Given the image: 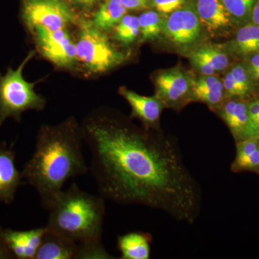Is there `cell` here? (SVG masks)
Masks as SVG:
<instances>
[{
    "mask_svg": "<svg viewBox=\"0 0 259 259\" xmlns=\"http://www.w3.org/2000/svg\"><path fill=\"white\" fill-rule=\"evenodd\" d=\"M82 130L101 197L163 211L178 222H197L202 191L175 142L105 113L90 116Z\"/></svg>",
    "mask_w": 259,
    "mask_h": 259,
    "instance_id": "6da1fadb",
    "label": "cell"
},
{
    "mask_svg": "<svg viewBox=\"0 0 259 259\" xmlns=\"http://www.w3.org/2000/svg\"><path fill=\"white\" fill-rule=\"evenodd\" d=\"M83 130L73 119L57 126H42L39 131L34 152L22 173L47 210L68 180L90 171L83 154Z\"/></svg>",
    "mask_w": 259,
    "mask_h": 259,
    "instance_id": "7a4b0ae2",
    "label": "cell"
},
{
    "mask_svg": "<svg viewBox=\"0 0 259 259\" xmlns=\"http://www.w3.org/2000/svg\"><path fill=\"white\" fill-rule=\"evenodd\" d=\"M105 199L88 193L77 184L63 190L50 208L47 228L75 242L77 259H112L102 243Z\"/></svg>",
    "mask_w": 259,
    "mask_h": 259,
    "instance_id": "3957f363",
    "label": "cell"
},
{
    "mask_svg": "<svg viewBox=\"0 0 259 259\" xmlns=\"http://www.w3.org/2000/svg\"><path fill=\"white\" fill-rule=\"evenodd\" d=\"M33 56L29 53L18 69H10L4 76H0V125L9 117L18 120L28 110H41L45 100L34 90L35 83L24 79L25 64Z\"/></svg>",
    "mask_w": 259,
    "mask_h": 259,
    "instance_id": "277c9868",
    "label": "cell"
},
{
    "mask_svg": "<svg viewBox=\"0 0 259 259\" xmlns=\"http://www.w3.org/2000/svg\"><path fill=\"white\" fill-rule=\"evenodd\" d=\"M76 47L77 61L92 72H105L125 59L123 54L116 50L106 35L93 23L81 24Z\"/></svg>",
    "mask_w": 259,
    "mask_h": 259,
    "instance_id": "5b68a950",
    "label": "cell"
},
{
    "mask_svg": "<svg viewBox=\"0 0 259 259\" xmlns=\"http://www.w3.org/2000/svg\"><path fill=\"white\" fill-rule=\"evenodd\" d=\"M23 18L29 27L50 30H65L74 20V15L61 0H25Z\"/></svg>",
    "mask_w": 259,
    "mask_h": 259,
    "instance_id": "8992f818",
    "label": "cell"
},
{
    "mask_svg": "<svg viewBox=\"0 0 259 259\" xmlns=\"http://www.w3.org/2000/svg\"><path fill=\"white\" fill-rule=\"evenodd\" d=\"M200 20L192 8H183L168 15L162 24V31L177 45L192 44L200 34Z\"/></svg>",
    "mask_w": 259,
    "mask_h": 259,
    "instance_id": "52a82bcc",
    "label": "cell"
},
{
    "mask_svg": "<svg viewBox=\"0 0 259 259\" xmlns=\"http://www.w3.org/2000/svg\"><path fill=\"white\" fill-rule=\"evenodd\" d=\"M190 80L181 70L162 71L156 77V95L165 106L180 108L187 101L191 90Z\"/></svg>",
    "mask_w": 259,
    "mask_h": 259,
    "instance_id": "ba28073f",
    "label": "cell"
},
{
    "mask_svg": "<svg viewBox=\"0 0 259 259\" xmlns=\"http://www.w3.org/2000/svg\"><path fill=\"white\" fill-rule=\"evenodd\" d=\"M248 100L236 97H227L222 105L215 110L228 126L235 143L249 138Z\"/></svg>",
    "mask_w": 259,
    "mask_h": 259,
    "instance_id": "9c48e42d",
    "label": "cell"
},
{
    "mask_svg": "<svg viewBox=\"0 0 259 259\" xmlns=\"http://www.w3.org/2000/svg\"><path fill=\"white\" fill-rule=\"evenodd\" d=\"M120 93L128 102L133 117L142 121L147 129L157 127L162 112L166 107L157 96H144L126 88H120Z\"/></svg>",
    "mask_w": 259,
    "mask_h": 259,
    "instance_id": "30bf717a",
    "label": "cell"
},
{
    "mask_svg": "<svg viewBox=\"0 0 259 259\" xmlns=\"http://www.w3.org/2000/svg\"><path fill=\"white\" fill-rule=\"evenodd\" d=\"M23 180V173L15 165L14 151L11 148H0V204H9L14 200Z\"/></svg>",
    "mask_w": 259,
    "mask_h": 259,
    "instance_id": "8fae6325",
    "label": "cell"
},
{
    "mask_svg": "<svg viewBox=\"0 0 259 259\" xmlns=\"http://www.w3.org/2000/svg\"><path fill=\"white\" fill-rule=\"evenodd\" d=\"M46 230V226L28 231L6 229L5 239L15 258L35 259Z\"/></svg>",
    "mask_w": 259,
    "mask_h": 259,
    "instance_id": "7c38bea8",
    "label": "cell"
},
{
    "mask_svg": "<svg viewBox=\"0 0 259 259\" xmlns=\"http://www.w3.org/2000/svg\"><path fill=\"white\" fill-rule=\"evenodd\" d=\"M46 228L35 259H77L79 246L75 242Z\"/></svg>",
    "mask_w": 259,
    "mask_h": 259,
    "instance_id": "4fadbf2b",
    "label": "cell"
},
{
    "mask_svg": "<svg viewBox=\"0 0 259 259\" xmlns=\"http://www.w3.org/2000/svg\"><path fill=\"white\" fill-rule=\"evenodd\" d=\"M233 173L259 175V137L252 136L236 143V154L232 161Z\"/></svg>",
    "mask_w": 259,
    "mask_h": 259,
    "instance_id": "5bb4252c",
    "label": "cell"
},
{
    "mask_svg": "<svg viewBox=\"0 0 259 259\" xmlns=\"http://www.w3.org/2000/svg\"><path fill=\"white\" fill-rule=\"evenodd\" d=\"M153 237L145 232H130L117 237V249L121 259H149L151 258Z\"/></svg>",
    "mask_w": 259,
    "mask_h": 259,
    "instance_id": "9a60e30c",
    "label": "cell"
},
{
    "mask_svg": "<svg viewBox=\"0 0 259 259\" xmlns=\"http://www.w3.org/2000/svg\"><path fill=\"white\" fill-rule=\"evenodd\" d=\"M197 13L200 23L209 30H221L231 24V15L221 0H197Z\"/></svg>",
    "mask_w": 259,
    "mask_h": 259,
    "instance_id": "2e32d148",
    "label": "cell"
},
{
    "mask_svg": "<svg viewBox=\"0 0 259 259\" xmlns=\"http://www.w3.org/2000/svg\"><path fill=\"white\" fill-rule=\"evenodd\" d=\"M126 12L121 0H105L94 16L93 24L100 30H110L125 16Z\"/></svg>",
    "mask_w": 259,
    "mask_h": 259,
    "instance_id": "e0dca14e",
    "label": "cell"
},
{
    "mask_svg": "<svg viewBox=\"0 0 259 259\" xmlns=\"http://www.w3.org/2000/svg\"><path fill=\"white\" fill-rule=\"evenodd\" d=\"M232 47L241 55L259 53V25L250 23L241 27L232 42Z\"/></svg>",
    "mask_w": 259,
    "mask_h": 259,
    "instance_id": "ac0fdd59",
    "label": "cell"
},
{
    "mask_svg": "<svg viewBox=\"0 0 259 259\" xmlns=\"http://www.w3.org/2000/svg\"><path fill=\"white\" fill-rule=\"evenodd\" d=\"M40 49L42 55L57 66L69 67L77 61L76 44L71 39L52 47Z\"/></svg>",
    "mask_w": 259,
    "mask_h": 259,
    "instance_id": "d6986e66",
    "label": "cell"
},
{
    "mask_svg": "<svg viewBox=\"0 0 259 259\" xmlns=\"http://www.w3.org/2000/svg\"><path fill=\"white\" fill-rule=\"evenodd\" d=\"M230 73H231L233 87H234V97L248 100L247 98L251 95L253 86V83H251L253 79L246 66L237 65L231 69Z\"/></svg>",
    "mask_w": 259,
    "mask_h": 259,
    "instance_id": "ffe728a7",
    "label": "cell"
},
{
    "mask_svg": "<svg viewBox=\"0 0 259 259\" xmlns=\"http://www.w3.org/2000/svg\"><path fill=\"white\" fill-rule=\"evenodd\" d=\"M114 29L116 40L125 45L132 44L140 33L139 18L125 15Z\"/></svg>",
    "mask_w": 259,
    "mask_h": 259,
    "instance_id": "44dd1931",
    "label": "cell"
},
{
    "mask_svg": "<svg viewBox=\"0 0 259 259\" xmlns=\"http://www.w3.org/2000/svg\"><path fill=\"white\" fill-rule=\"evenodd\" d=\"M139 18L140 32L143 40H153L159 35L163 21L158 12H145Z\"/></svg>",
    "mask_w": 259,
    "mask_h": 259,
    "instance_id": "7402d4cb",
    "label": "cell"
},
{
    "mask_svg": "<svg viewBox=\"0 0 259 259\" xmlns=\"http://www.w3.org/2000/svg\"><path fill=\"white\" fill-rule=\"evenodd\" d=\"M192 53L210 65L215 71H221L226 69L229 62L226 53L217 48L206 46Z\"/></svg>",
    "mask_w": 259,
    "mask_h": 259,
    "instance_id": "603a6c76",
    "label": "cell"
},
{
    "mask_svg": "<svg viewBox=\"0 0 259 259\" xmlns=\"http://www.w3.org/2000/svg\"><path fill=\"white\" fill-rule=\"evenodd\" d=\"M35 32L37 46L40 49L52 47L71 39L69 34L65 30H50L40 26L32 28Z\"/></svg>",
    "mask_w": 259,
    "mask_h": 259,
    "instance_id": "cb8c5ba5",
    "label": "cell"
},
{
    "mask_svg": "<svg viewBox=\"0 0 259 259\" xmlns=\"http://www.w3.org/2000/svg\"><path fill=\"white\" fill-rule=\"evenodd\" d=\"M232 18L244 20L250 17L256 0H221Z\"/></svg>",
    "mask_w": 259,
    "mask_h": 259,
    "instance_id": "d4e9b609",
    "label": "cell"
},
{
    "mask_svg": "<svg viewBox=\"0 0 259 259\" xmlns=\"http://www.w3.org/2000/svg\"><path fill=\"white\" fill-rule=\"evenodd\" d=\"M249 127L248 136L259 137V95L252 97L248 100Z\"/></svg>",
    "mask_w": 259,
    "mask_h": 259,
    "instance_id": "484cf974",
    "label": "cell"
},
{
    "mask_svg": "<svg viewBox=\"0 0 259 259\" xmlns=\"http://www.w3.org/2000/svg\"><path fill=\"white\" fill-rule=\"evenodd\" d=\"M187 0H151L153 8L159 14L170 15L180 9Z\"/></svg>",
    "mask_w": 259,
    "mask_h": 259,
    "instance_id": "4316f807",
    "label": "cell"
},
{
    "mask_svg": "<svg viewBox=\"0 0 259 259\" xmlns=\"http://www.w3.org/2000/svg\"><path fill=\"white\" fill-rule=\"evenodd\" d=\"M190 59L195 69L198 70L199 72L202 73L204 76L214 75V73L216 72L215 70L213 69L210 65L202 60L198 56L194 55L192 53L190 54Z\"/></svg>",
    "mask_w": 259,
    "mask_h": 259,
    "instance_id": "83f0119b",
    "label": "cell"
},
{
    "mask_svg": "<svg viewBox=\"0 0 259 259\" xmlns=\"http://www.w3.org/2000/svg\"><path fill=\"white\" fill-rule=\"evenodd\" d=\"M246 68L252 79L259 81V53L250 55Z\"/></svg>",
    "mask_w": 259,
    "mask_h": 259,
    "instance_id": "f1b7e54d",
    "label": "cell"
},
{
    "mask_svg": "<svg viewBox=\"0 0 259 259\" xmlns=\"http://www.w3.org/2000/svg\"><path fill=\"white\" fill-rule=\"evenodd\" d=\"M4 231L5 230L0 226V259L14 258V255L10 251L9 247L5 241Z\"/></svg>",
    "mask_w": 259,
    "mask_h": 259,
    "instance_id": "f546056e",
    "label": "cell"
},
{
    "mask_svg": "<svg viewBox=\"0 0 259 259\" xmlns=\"http://www.w3.org/2000/svg\"><path fill=\"white\" fill-rule=\"evenodd\" d=\"M127 10H141L148 8L149 0H121Z\"/></svg>",
    "mask_w": 259,
    "mask_h": 259,
    "instance_id": "4dcf8cb0",
    "label": "cell"
},
{
    "mask_svg": "<svg viewBox=\"0 0 259 259\" xmlns=\"http://www.w3.org/2000/svg\"><path fill=\"white\" fill-rule=\"evenodd\" d=\"M250 18L251 19L252 23L259 25V0H257L253 5Z\"/></svg>",
    "mask_w": 259,
    "mask_h": 259,
    "instance_id": "1f68e13d",
    "label": "cell"
},
{
    "mask_svg": "<svg viewBox=\"0 0 259 259\" xmlns=\"http://www.w3.org/2000/svg\"><path fill=\"white\" fill-rule=\"evenodd\" d=\"M97 1L98 0H76V2H77L79 4L85 5V6H90L96 3Z\"/></svg>",
    "mask_w": 259,
    "mask_h": 259,
    "instance_id": "d6a6232c",
    "label": "cell"
}]
</instances>
